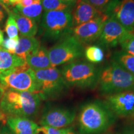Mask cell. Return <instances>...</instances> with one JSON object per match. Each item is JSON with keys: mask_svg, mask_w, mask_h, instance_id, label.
<instances>
[{"mask_svg": "<svg viewBox=\"0 0 134 134\" xmlns=\"http://www.w3.org/2000/svg\"><path fill=\"white\" fill-rule=\"evenodd\" d=\"M83 1L89 3L95 8L104 13L105 8L109 4L110 0H83Z\"/></svg>", "mask_w": 134, "mask_h": 134, "instance_id": "cell-28", "label": "cell"}, {"mask_svg": "<svg viewBox=\"0 0 134 134\" xmlns=\"http://www.w3.org/2000/svg\"><path fill=\"white\" fill-rule=\"evenodd\" d=\"M63 134H75V133L73 131V129H72L71 128H70L69 130H68V131H66V132H65Z\"/></svg>", "mask_w": 134, "mask_h": 134, "instance_id": "cell-36", "label": "cell"}, {"mask_svg": "<svg viewBox=\"0 0 134 134\" xmlns=\"http://www.w3.org/2000/svg\"><path fill=\"white\" fill-rule=\"evenodd\" d=\"M104 13L116 20L129 32L134 34V0H114L109 3Z\"/></svg>", "mask_w": 134, "mask_h": 134, "instance_id": "cell-10", "label": "cell"}, {"mask_svg": "<svg viewBox=\"0 0 134 134\" xmlns=\"http://www.w3.org/2000/svg\"><path fill=\"white\" fill-rule=\"evenodd\" d=\"M113 114L104 104L91 102L82 107L78 117L80 134H99L113 122Z\"/></svg>", "mask_w": 134, "mask_h": 134, "instance_id": "cell-3", "label": "cell"}, {"mask_svg": "<svg viewBox=\"0 0 134 134\" xmlns=\"http://www.w3.org/2000/svg\"><path fill=\"white\" fill-rule=\"evenodd\" d=\"M119 45L122 51L134 57V34L129 32L122 38Z\"/></svg>", "mask_w": 134, "mask_h": 134, "instance_id": "cell-25", "label": "cell"}, {"mask_svg": "<svg viewBox=\"0 0 134 134\" xmlns=\"http://www.w3.org/2000/svg\"><path fill=\"white\" fill-rule=\"evenodd\" d=\"M113 59L134 75L133 56L121 50V51H118L114 53Z\"/></svg>", "mask_w": 134, "mask_h": 134, "instance_id": "cell-21", "label": "cell"}, {"mask_svg": "<svg viewBox=\"0 0 134 134\" xmlns=\"http://www.w3.org/2000/svg\"><path fill=\"white\" fill-rule=\"evenodd\" d=\"M41 47L38 39L34 37H21L17 47L15 54L26 61L30 55L36 52Z\"/></svg>", "mask_w": 134, "mask_h": 134, "instance_id": "cell-17", "label": "cell"}, {"mask_svg": "<svg viewBox=\"0 0 134 134\" xmlns=\"http://www.w3.org/2000/svg\"><path fill=\"white\" fill-rule=\"evenodd\" d=\"M0 134H14L8 126H3L0 129Z\"/></svg>", "mask_w": 134, "mask_h": 134, "instance_id": "cell-32", "label": "cell"}, {"mask_svg": "<svg viewBox=\"0 0 134 134\" xmlns=\"http://www.w3.org/2000/svg\"><path fill=\"white\" fill-rule=\"evenodd\" d=\"M97 86L100 93L104 96L134 91V75L113 60L100 70Z\"/></svg>", "mask_w": 134, "mask_h": 134, "instance_id": "cell-2", "label": "cell"}, {"mask_svg": "<svg viewBox=\"0 0 134 134\" xmlns=\"http://www.w3.org/2000/svg\"><path fill=\"white\" fill-rule=\"evenodd\" d=\"M60 70L67 86L81 89L96 86L100 73V70L93 63L85 60L64 65Z\"/></svg>", "mask_w": 134, "mask_h": 134, "instance_id": "cell-4", "label": "cell"}, {"mask_svg": "<svg viewBox=\"0 0 134 134\" xmlns=\"http://www.w3.org/2000/svg\"><path fill=\"white\" fill-rule=\"evenodd\" d=\"M3 92H4V90H3V89L1 88V86H0V99H1V96H2Z\"/></svg>", "mask_w": 134, "mask_h": 134, "instance_id": "cell-38", "label": "cell"}, {"mask_svg": "<svg viewBox=\"0 0 134 134\" xmlns=\"http://www.w3.org/2000/svg\"><path fill=\"white\" fill-rule=\"evenodd\" d=\"M41 26L43 36L50 40H58L71 34L72 14L70 9L44 12Z\"/></svg>", "mask_w": 134, "mask_h": 134, "instance_id": "cell-6", "label": "cell"}, {"mask_svg": "<svg viewBox=\"0 0 134 134\" xmlns=\"http://www.w3.org/2000/svg\"><path fill=\"white\" fill-rule=\"evenodd\" d=\"M42 6L44 12H47L70 9V5L63 2L62 0H42Z\"/></svg>", "mask_w": 134, "mask_h": 134, "instance_id": "cell-23", "label": "cell"}, {"mask_svg": "<svg viewBox=\"0 0 134 134\" xmlns=\"http://www.w3.org/2000/svg\"><path fill=\"white\" fill-rule=\"evenodd\" d=\"M8 128L14 134H34L38 125L29 118L8 117L6 119Z\"/></svg>", "mask_w": 134, "mask_h": 134, "instance_id": "cell-15", "label": "cell"}, {"mask_svg": "<svg viewBox=\"0 0 134 134\" xmlns=\"http://www.w3.org/2000/svg\"><path fill=\"white\" fill-rule=\"evenodd\" d=\"M19 37L10 38H6L3 41L2 44H1V47L6 51L9 52V53L15 54V51H16L17 47L18 46L19 43Z\"/></svg>", "mask_w": 134, "mask_h": 134, "instance_id": "cell-27", "label": "cell"}, {"mask_svg": "<svg viewBox=\"0 0 134 134\" xmlns=\"http://www.w3.org/2000/svg\"><path fill=\"white\" fill-rule=\"evenodd\" d=\"M13 11L19 13V14L24 16L30 19L34 20L36 22H39L42 14L43 8L42 6V2L32 4L27 7L21 8L14 6Z\"/></svg>", "mask_w": 134, "mask_h": 134, "instance_id": "cell-20", "label": "cell"}, {"mask_svg": "<svg viewBox=\"0 0 134 134\" xmlns=\"http://www.w3.org/2000/svg\"><path fill=\"white\" fill-rule=\"evenodd\" d=\"M26 62L34 71L52 68L51 62L48 53V50L41 46L36 52L26 58Z\"/></svg>", "mask_w": 134, "mask_h": 134, "instance_id": "cell-16", "label": "cell"}, {"mask_svg": "<svg viewBox=\"0 0 134 134\" xmlns=\"http://www.w3.org/2000/svg\"><path fill=\"white\" fill-rule=\"evenodd\" d=\"M8 19L6 22V26H5V31L7 34L8 37L10 38H14L19 37L18 36V26H17L16 20L13 16L12 11H10L8 13Z\"/></svg>", "mask_w": 134, "mask_h": 134, "instance_id": "cell-24", "label": "cell"}, {"mask_svg": "<svg viewBox=\"0 0 134 134\" xmlns=\"http://www.w3.org/2000/svg\"><path fill=\"white\" fill-rule=\"evenodd\" d=\"M0 3H1L6 9L9 10V8H8V6H9V5H11L9 2V0H0Z\"/></svg>", "mask_w": 134, "mask_h": 134, "instance_id": "cell-33", "label": "cell"}, {"mask_svg": "<svg viewBox=\"0 0 134 134\" xmlns=\"http://www.w3.org/2000/svg\"><path fill=\"white\" fill-rule=\"evenodd\" d=\"M62 1H63V2L66 3V4L71 5V4H74V3H76L78 0H62Z\"/></svg>", "mask_w": 134, "mask_h": 134, "instance_id": "cell-35", "label": "cell"}, {"mask_svg": "<svg viewBox=\"0 0 134 134\" xmlns=\"http://www.w3.org/2000/svg\"><path fill=\"white\" fill-rule=\"evenodd\" d=\"M107 134H113V133H107Z\"/></svg>", "mask_w": 134, "mask_h": 134, "instance_id": "cell-39", "label": "cell"}, {"mask_svg": "<svg viewBox=\"0 0 134 134\" xmlns=\"http://www.w3.org/2000/svg\"><path fill=\"white\" fill-rule=\"evenodd\" d=\"M41 100L37 93L5 90L0 99V119L34 116L38 113Z\"/></svg>", "mask_w": 134, "mask_h": 134, "instance_id": "cell-1", "label": "cell"}, {"mask_svg": "<svg viewBox=\"0 0 134 134\" xmlns=\"http://www.w3.org/2000/svg\"><path fill=\"white\" fill-rule=\"evenodd\" d=\"M42 0H20L19 1H18L16 4H15L14 6H19V7L21 8H24L27 7V6H31L32 4H36V3H41Z\"/></svg>", "mask_w": 134, "mask_h": 134, "instance_id": "cell-29", "label": "cell"}, {"mask_svg": "<svg viewBox=\"0 0 134 134\" xmlns=\"http://www.w3.org/2000/svg\"><path fill=\"white\" fill-rule=\"evenodd\" d=\"M11 10H8L6 9L2 4L0 3V26H1L4 23L5 18H6V13L8 14Z\"/></svg>", "mask_w": 134, "mask_h": 134, "instance_id": "cell-30", "label": "cell"}, {"mask_svg": "<svg viewBox=\"0 0 134 134\" xmlns=\"http://www.w3.org/2000/svg\"><path fill=\"white\" fill-rule=\"evenodd\" d=\"M3 41H4V34H3L2 30L0 29V47H1Z\"/></svg>", "mask_w": 134, "mask_h": 134, "instance_id": "cell-34", "label": "cell"}, {"mask_svg": "<svg viewBox=\"0 0 134 134\" xmlns=\"http://www.w3.org/2000/svg\"><path fill=\"white\" fill-rule=\"evenodd\" d=\"M129 32L111 17L105 21L98 42L100 45L106 48H112L119 44L122 38Z\"/></svg>", "mask_w": 134, "mask_h": 134, "instance_id": "cell-12", "label": "cell"}, {"mask_svg": "<svg viewBox=\"0 0 134 134\" xmlns=\"http://www.w3.org/2000/svg\"><path fill=\"white\" fill-rule=\"evenodd\" d=\"M104 104L115 116L125 119L134 118V91L105 96Z\"/></svg>", "mask_w": 134, "mask_h": 134, "instance_id": "cell-9", "label": "cell"}, {"mask_svg": "<svg viewBox=\"0 0 134 134\" xmlns=\"http://www.w3.org/2000/svg\"><path fill=\"white\" fill-rule=\"evenodd\" d=\"M34 73L37 84L36 93L42 100L57 98L68 88L60 70L56 67L36 70Z\"/></svg>", "mask_w": 134, "mask_h": 134, "instance_id": "cell-5", "label": "cell"}, {"mask_svg": "<svg viewBox=\"0 0 134 134\" xmlns=\"http://www.w3.org/2000/svg\"><path fill=\"white\" fill-rule=\"evenodd\" d=\"M13 16L16 20L18 31L22 37H34L38 32V26L34 20L30 19L19 13L12 11Z\"/></svg>", "mask_w": 134, "mask_h": 134, "instance_id": "cell-18", "label": "cell"}, {"mask_svg": "<svg viewBox=\"0 0 134 134\" xmlns=\"http://www.w3.org/2000/svg\"><path fill=\"white\" fill-rule=\"evenodd\" d=\"M70 127L65 129H55L48 126H38L34 134H63L68 131Z\"/></svg>", "mask_w": 134, "mask_h": 134, "instance_id": "cell-26", "label": "cell"}, {"mask_svg": "<svg viewBox=\"0 0 134 134\" xmlns=\"http://www.w3.org/2000/svg\"><path fill=\"white\" fill-rule=\"evenodd\" d=\"M84 55L89 62L99 63L103 61L104 54L103 49L97 46H90L85 49Z\"/></svg>", "mask_w": 134, "mask_h": 134, "instance_id": "cell-22", "label": "cell"}, {"mask_svg": "<svg viewBox=\"0 0 134 134\" xmlns=\"http://www.w3.org/2000/svg\"><path fill=\"white\" fill-rule=\"evenodd\" d=\"M108 18V15L104 13L95 19L74 27L71 34L83 45L98 41L104 25Z\"/></svg>", "mask_w": 134, "mask_h": 134, "instance_id": "cell-11", "label": "cell"}, {"mask_svg": "<svg viewBox=\"0 0 134 134\" xmlns=\"http://www.w3.org/2000/svg\"><path fill=\"white\" fill-rule=\"evenodd\" d=\"M104 13L83 0H78L71 13L73 27L95 19Z\"/></svg>", "mask_w": 134, "mask_h": 134, "instance_id": "cell-14", "label": "cell"}, {"mask_svg": "<svg viewBox=\"0 0 134 134\" xmlns=\"http://www.w3.org/2000/svg\"><path fill=\"white\" fill-rule=\"evenodd\" d=\"M75 120V112L65 108H53L43 114L40 124L55 129H65L69 127Z\"/></svg>", "mask_w": 134, "mask_h": 134, "instance_id": "cell-13", "label": "cell"}, {"mask_svg": "<svg viewBox=\"0 0 134 134\" xmlns=\"http://www.w3.org/2000/svg\"><path fill=\"white\" fill-rule=\"evenodd\" d=\"M0 86L4 90L37 93L34 71L26 63L22 66L0 73Z\"/></svg>", "mask_w": 134, "mask_h": 134, "instance_id": "cell-7", "label": "cell"}, {"mask_svg": "<svg viewBox=\"0 0 134 134\" xmlns=\"http://www.w3.org/2000/svg\"><path fill=\"white\" fill-rule=\"evenodd\" d=\"M26 63L25 60L18 55L0 47V73L22 66Z\"/></svg>", "mask_w": 134, "mask_h": 134, "instance_id": "cell-19", "label": "cell"}, {"mask_svg": "<svg viewBox=\"0 0 134 134\" xmlns=\"http://www.w3.org/2000/svg\"><path fill=\"white\" fill-rule=\"evenodd\" d=\"M19 1L20 0H9V2H10V4H11V5L14 6L15 4H16V3Z\"/></svg>", "mask_w": 134, "mask_h": 134, "instance_id": "cell-37", "label": "cell"}, {"mask_svg": "<svg viewBox=\"0 0 134 134\" xmlns=\"http://www.w3.org/2000/svg\"><path fill=\"white\" fill-rule=\"evenodd\" d=\"M117 134H134V124L126 125Z\"/></svg>", "mask_w": 134, "mask_h": 134, "instance_id": "cell-31", "label": "cell"}, {"mask_svg": "<svg viewBox=\"0 0 134 134\" xmlns=\"http://www.w3.org/2000/svg\"><path fill=\"white\" fill-rule=\"evenodd\" d=\"M84 52L83 45L72 34L60 38L58 42L48 50L52 67L76 61L83 56Z\"/></svg>", "mask_w": 134, "mask_h": 134, "instance_id": "cell-8", "label": "cell"}]
</instances>
